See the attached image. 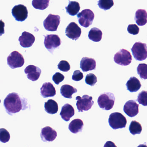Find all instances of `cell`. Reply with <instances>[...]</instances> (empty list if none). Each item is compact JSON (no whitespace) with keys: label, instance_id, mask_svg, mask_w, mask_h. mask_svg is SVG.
<instances>
[{"label":"cell","instance_id":"obj_1","mask_svg":"<svg viewBox=\"0 0 147 147\" xmlns=\"http://www.w3.org/2000/svg\"><path fill=\"white\" fill-rule=\"evenodd\" d=\"M4 105L7 112L12 115L20 111L23 107L22 100L17 93H10L4 100Z\"/></svg>","mask_w":147,"mask_h":147},{"label":"cell","instance_id":"obj_2","mask_svg":"<svg viewBox=\"0 0 147 147\" xmlns=\"http://www.w3.org/2000/svg\"><path fill=\"white\" fill-rule=\"evenodd\" d=\"M109 125L113 129L125 128L127 124L126 118L119 112L112 113L108 119Z\"/></svg>","mask_w":147,"mask_h":147},{"label":"cell","instance_id":"obj_3","mask_svg":"<svg viewBox=\"0 0 147 147\" xmlns=\"http://www.w3.org/2000/svg\"><path fill=\"white\" fill-rule=\"evenodd\" d=\"M114 94L111 92L102 94L98 98V103L99 106L102 110L109 111L112 109L115 102Z\"/></svg>","mask_w":147,"mask_h":147},{"label":"cell","instance_id":"obj_4","mask_svg":"<svg viewBox=\"0 0 147 147\" xmlns=\"http://www.w3.org/2000/svg\"><path fill=\"white\" fill-rule=\"evenodd\" d=\"M134 58L137 61L145 60L147 57V47L146 44L137 42L134 44L131 49Z\"/></svg>","mask_w":147,"mask_h":147},{"label":"cell","instance_id":"obj_5","mask_svg":"<svg viewBox=\"0 0 147 147\" xmlns=\"http://www.w3.org/2000/svg\"><path fill=\"white\" fill-rule=\"evenodd\" d=\"M79 24L81 26L87 28L92 24L94 18L93 12L90 9H85L77 15Z\"/></svg>","mask_w":147,"mask_h":147},{"label":"cell","instance_id":"obj_6","mask_svg":"<svg viewBox=\"0 0 147 147\" xmlns=\"http://www.w3.org/2000/svg\"><path fill=\"white\" fill-rule=\"evenodd\" d=\"M114 61L121 66H128L130 64L132 61V57L128 51L122 49L115 54Z\"/></svg>","mask_w":147,"mask_h":147},{"label":"cell","instance_id":"obj_7","mask_svg":"<svg viewBox=\"0 0 147 147\" xmlns=\"http://www.w3.org/2000/svg\"><path fill=\"white\" fill-rule=\"evenodd\" d=\"M7 62L8 66L14 69L23 67L25 60L24 57L18 51H13L7 57Z\"/></svg>","mask_w":147,"mask_h":147},{"label":"cell","instance_id":"obj_8","mask_svg":"<svg viewBox=\"0 0 147 147\" xmlns=\"http://www.w3.org/2000/svg\"><path fill=\"white\" fill-rule=\"evenodd\" d=\"M92 99V97L88 95H84L82 97L77 96L76 98L77 100L76 105L79 112L90 110L94 103Z\"/></svg>","mask_w":147,"mask_h":147},{"label":"cell","instance_id":"obj_9","mask_svg":"<svg viewBox=\"0 0 147 147\" xmlns=\"http://www.w3.org/2000/svg\"><path fill=\"white\" fill-rule=\"evenodd\" d=\"M61 22V17L57 15L49 14L43 22L45 30L49 31H56Z\"/></svg>","mask_w":147,"mask_h":147},{"label":"cell","instance_id":"obj_10","mask_svg":"<svg viewBox=\"0 0 147 147\" xmlns=\"http://www.w3.org/2000/svg\"><path fill=\"white\" fill-rule=\"evenodd\" d=\"M61 41L57 35H47L45 36L44 45L45 48L51 53L55 49L61 45Z\"/></svg>","mask_w":147,"mask_h":147},{"label":"cell","instance_id":"obj_11","mask_svg":"<svg viewBox=\"0 0 147 147\" xmlns=\"http://www.w3.org/2000/svg\"><path fill=\"white\" fill-rule=\"evenodd\" d=\"M12 14L17 21L23 22L28 18V11L25 6L19 5L13 8Z\"/></svg>","mask_w":147,"mask_h":147},{"label":"cell","instance_id":"obj_12","mask_svg":"<svg viewBox=\"0 0 147 147\" xmlns=\"http://www.w3.org/2000/svg\"><path fill=\"white\" fill-rule=\"evenodd\" d=\"M82 30L79 26L75 23L71 22L66 29V35L70 39L77 40L81 35Z\"/></svg>","mask_w":147,"mask_h":147},{"label":"cell","instance_id":"obj_13","mask_svg":"<svg viewBox=\"0 0 147 147\" xmlns=\"http://www.w3.org/2000/svg\"><path fill=\"white\" fill-rule=\"evenodd\" d=\"M139 105L136 102V100H129L125 104L123 111L125 113L130 117H133L136 116L139 112Z\"/></svg>","mask_w":147,"mask_h":147},{"label":"cell","instance_id":"obj_14","mask_svg":"<svg viewBox=\"0 0 147 147\" xmlns=\"http://www.w3.org/2000/svg\"><path fill=\"white\" fill-rule=\"evenodd\" d=\"M40 136L43 142H52L56 138L57 133L51 127L46 126L42 129Z\"/></svg>","mask_w":147,"mask_h":147},{"label":"cell","instance_id":"obj_15","mask_svg":"<svg viewBox=\"0 0 147 147\" xmlns=\"http://www.w3.org/2000/svg\"><path fill=\"white\" fill-rule=\"evenodd\" d=\"M24 72L27 75L28 79L34 82L38 80L42 71L39 68L34 65H30L26 68Z\"/></svg>","mask_w":147,"mask_h":147},{"label":"cell","instance_id":"obj_16","mask_svg":"<svg viewBox=\"0 0 147 147\" xmlns=\"http://www.w3.org/2000/svg\"><path fill=\"white\" fill-rule=\"evenodd\" d=\"M36 38L31 33L27 32H24L19 38L20 45L24 48H29L33 45Z\"/></svg>","mask_w":147,"mask_h":147},{"label":"cell","instance_id":"obj_17","mask_svg":"<svg viewBox=\"0 0 147 147\" xmlns=\"http://www.w3.org/2000/svg\"><path fill=\"white\" fill-rule=\"evenodd\" d=\"M96 61L93 58L84 57L81 61L80 67L83 72H86L94 70L96 69Z\"/></svg>","mask_w":147,"mask_h":147},{"label":"cell","instance_id":"obj_18","mask_svg":"<svg viewBox=\"0 0 147 147\" xmlns=\"http://www.w3.org/2000/svg\"><path fill=\"white\" fill-rule=\"evenodd\" d=\"M41 95L43 98L54 97L56 94L55 88L51 82H45L41 88Z\"/></svg>","mask_w":147,"mask_h":147},{"label":"cell","instance_id":"obj_19","mask_svg":"<svg viewBox=\"0 0 147 147\" xmlns=\"http://www.w3.org/2000/svg\"><path fill=\"white\" fill-rule=\"evenodd\" d=\"M60 114L62 119L68 122L74 115V109L71 105L69 104H65L62 107Z\"/></svg>","mask_w":147,"mask_h":147},{"label":"cell","instance_id":"obj_20","mask_svg":"<svg viewBox=\"0 0 147 147\" xmlns=\"http://www.w3.org/2000/svg\"><path fill=\"white\" fill-rule=\"evenodd\" d=\"M127 90L131 92H137L142 86L141 82L136 77H131L126 83Z\"/></svg>","mask_w":147,"mask_h":147},{"label":"cell","instance_id":"obj_21","mask_svg":"<svg viewBox=\"0 0 147 147\" xmlns=\"http://www.w3.org/2000/svg\"><path fill=\"white\" fill-rule=\"evenodd\" d=\"M83 125L84 123L82 120L80 119H76L71 121L69 123V129L72 133L77 134L82 131Z\"/></svg>","mask_w":147,"mask_h":147},{"label":"cell","instance_id":"obj_22","mask_svg":"<svg viewBox=\"0 0 147 147\" xmlns=\"http://www.w3.org/2000/svg\"><path fill=\"white\" fill-rule=\"evenodd\" d=\"M147 13L144 9H138L136 11L135 20L138 25L143 26L147 23Z\"/></svg>","mask_w":147,"mask_h":147},{"label":"cell","instance_id":"obj_23","mask_svg":"<svg viewBox=\"0 0 147 147\" xmlns=\"http://www.w3.org/2000/svg\"><path fill=\"white\" fill-rule=\"evenodd\" d=\"M77 90L72 86L69 85H64L61 88V93L64 98H72V95L77 92Z\"/></svg>","mask_w":147,"mask_h":147},{"label":"cell","instance_id":"obj_24","mask_svg":"<svg viewBox=\"0 0 147 147\" xmlns=\"http://www.w3.org/2000/svg\"><path fill=\"white\" fill-rule=\"evenodd\" d=\"M45 111L49 114H55L58 111V104L54 100H49L45 103Z\"/></svg>","mask_w":147,"mask_h":147},{"label":"cell","instance_id":"obj_25","mask_svg":"<svg viewBox=\"0 0 147 147\" xmlns=\"http://www.w3.org/2000/svg\"><path fill=\"white\" fill-rule=\"evenodd\" d=\"M67 6L65 7L67 13L72 16L77 15L80 9V4L76 1H69Z\"/></svg>","mask_w":147,"mask_h":147},{"label":"cell","instance_id":"obj_26","mask_svg":"<svg viewBox=\"0 0 147 147\" xmlns=\"http://www.w3.org/2000/svg\"><path fill=\"white\" fill-rule=\"evenodd\" d=\"M102 31L97 28H93L90 30L88 34V37L90 40L93 42H99L102 38Z\"/></svg>","mask_w":147,"mask_h":147},{"label":"cell","instance_id":"obj_27","mask_svg":"<svg viewBox=\"0 0 147 147\" xmlns=\"http://www.w3.org/2000/svg\"><path fill=\"white\" fill-rule=\"evenodd\" d=\"M142 125L140 123L137 121H132L129 126L130 132L133 136L136 134H140L142 131Z\"/></svg>","mask_w":147,"mask_h":147},{"label":"cell","instance_id":"obj_28","mask_svg":"<svg viewBox=\"0 0 147 147\" xmlns=\"http://www.w3.org/2000/svg\"><path fill=\"white\" fill-rule=\"evenodd\" d=\"M49 0H33L32 5L35 9L44 10L49 5Z\"/></svg>","mask_w":147,"mask_h":147},{"label":"cell","instance_id":"obj_29","mask_svg":"<svg viewBox=\"0 0 147 147\" xmlns=\"http://www.w3.org/2000/svg\"><path fill=\"white\" fill-rule=\"evenodd\" d=\"M98 3L99 7L105 11L109 10L114 5V2L113 0H100Z\"/></svg>","mask_w":147,"mask_h":147},{"label":"cell","instance_id":"obj_30","mask_svg":"<svg viewBox=\"0 0 147 147\" xmlns=\"http://www.w3.org/2000/svg\"><path fill=\"white\" fill-rule=\"evenodd\" d=\"M138 74L140 78L145 80L147 79V65L145 63L139 64L137 68Z\"/></svg>","mask_w":147,"mask_h":147},{"label":"cell","instance_id":"obj_31","mask_svg":"<svg viewBox=\"0 0 147 147\" xmlns=\"http://www.w3.org/2000/svg\"><path fill=\"white\" fill-rule=\"evenodd\" d=\"M10 139V134L5 129H0V142H7Z\"/></svg>","mask_w":147,"mask_h":147},{"label":"cell","instance_id":"obj_32","mask_svg":"<svg viewBox=\"0 0 147 147\" xmlns=\"http://www.w3.org/2000/svg\"><path fill=\"white\" fill-rule=\"evenodd\" d=\"M139 104L144 106L147 105V92L146 91H142L139 93L137 100Z\"/></svg>","mask_w":147,"mask_h":147},{"label":"cell","instance_id":"obj_33","mask_svg":"<svg viewBox=\"0 0 147 147\" xmlns=\"http://www.w3.org/2000/svg\"><path fill=\"white\" fill-rule=\"evenodd\" d=\"M85 82L88 85H90L91 86H93L97 82V77L94 74H88L86 76Z\"/></svg>","mask_w":147,"mask_h":147},{"label":"cell","instance_id":"obj_34","mask_svg":"<svg viewBox=\"0 0 147 147\" xmlns=\"http://www.w3.org/2000/svg\"><path fill=\"white\" fill-rule=\"evenodd\" d=\"M57 67L58 69L63 72H68L70 70V65L67 61H61L57 65Z\"/></svg>","mask_w":147,"mask_h":147},{"label":"cell","instance_id":"obj_35","mask_svg":"<svg viewBox=\"0 0 147 147\" xmlns=\"http://www.w3.org/2000/svg\"><path fill=\"white\" fill-rule=\"evenodd\" d=\"M127 31L129 34L133 35H136L139 33L140 30L137 25L132 24L128 26Z\"/></svg>","mask_w":147,"mask_h":147},{"label":"cell","instance_id":"obj_36","mask_svg":"<svg viewBox=\"0 0 147 147\" xmlns=\"http://www.w3.org/2000/svg\"><path fill=\"white\" fill-rule=\"evenodd\" d=\"M64 78L65 77L62 74L57 72L53 75L52 80L56 85H59L61 82L64 80Z\"/></svg>","mask_w":147,"mask_h":147},{"label":"cell","instance_id":"obj_37","mask_svg":"<svg viewBox=\"0 0 147 147\" xmlns=\"http://www.w3.org/2000/svg\"><path fill=\"white\" fill-rule=\"evenodd\" d=\"M83 74L80 70H76L74 72L72 76V80L75 81H80L83 78Z\"/></svg>","mask_w":147,"mask_h":147},{"label":"cell","instance_id":"obj_38","mask_svg":"<svg viewBox=\"0 0 147 147\" xmlns=\"http://www.w3.org/2000/svg\"><path fill=\"white\" fill-rule=\"evenodd\" d=\"M5 23L2 21V20H0V36L5 34Z\"/></svg>","mask_w":147,"mask_h":147},{"label":"cell","instance_id":"obj_39","mask_svg":"<svg viewBox=\"0 0 147 147\" xmlns=\"http://www.w3.org/2000/svg\"><path fill=\"white\" fill-rule=\"evenodd\" d=\"M104 147H117L115 144L111 141H107L105 144Z\"/></svg>","mask_w":147,"mask_h":147},{"label":"cell","instance_id":"obj_40","mask_svg":"<svg viewBox=\"0 0 147 147\" xmlns=\"http://www.w3.org/2000/svg\"><path fill=\"white\" fill-rule=\"evenodd\" d=\"M137 147H147L146 145V143H145L144 144H140L139 146H138Z\"/></svg>","mask_w":147,"mask_h":147},{"label":"cell","instance_id":"obj_41","mask_svg":"<svg viewBox=\"0 0 147 147\" xmlns=\"http://www.w3.org/2000/svg\"><path fill=\"white\" fill-rule=\"evenodd\" d=\"M1 99H0V103H1Z\"/></svg>","mask_w":147,"mask_h":147}]
</instances>
